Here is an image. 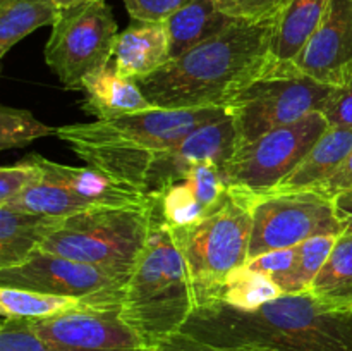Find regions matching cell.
Segmentation results:
<instances>
[{"mask_svg":"<svg viewBox=\"0 0 352 351\" xmlns=\"http://www.w3.org/2000/svg\"><path fill=\"white\" fill-rule=\"evenodd\" d=\"M58 3L60 9H65V7H72V6H79V3H88V2H95V0H55Z\"/></svg>","mask_w":352,"mask_h":351,"instance_id":"cell-39","label":"cell"},{"mask_svg":"<svg viewBox=\"0 0 352 351\" xmlns=\"http://www.w3.org/2000/svg\"><path fill=\"white\" fill-rule=\"evenodd\" d=\"M91 306L79 298L47 295V292L24 291V289L0 286V312L2 319L40 320Z\"/></svg>","mask_w":352,"mask_h":351,"instance_id":"cell-25","label":"cell"},{"mask_svg":"<svg viewBox=\"0 0 352 351\" xmlns=\"http://www.w3.org/2000/svg\"><path fill=\"white\" fill-rule=\"evenodd\" d=\"M157 209L165 224L174 229L192 227L210 217L205 205L199 202L188 179L174 182L157 196Z\"/></svg>","mask_w":352,"mask_h":351,"instance_id":"cell-28","label":"cell"},{"mask_svg":"<svg viewBox=\"0 0 352 351\" xmlns=\"http://www.w3.org/2000/svg\"><path fill=\"white\" fill-rule=\"evenodd\" d=\"M250 202L230 193L229 200L192 227L174 229L191 279L196 306L220 301L227 277L250 260Z\"/></svg>","mask_w":352,"mask_h":351,"instance_id":"cell-6","label":"cell"},{"mask_svg":"<svg viewBox=\"0 0 352 351\" xmlns=\"http://www.w3.org/2000/svg\"><path fill=\"white\" fill-rule=\"evenodd\" d=\"M153 351H265V350H250V348H236V350H230V348H213V346H206V344L198 343V341L189 339V337L181 336V334H174V336L168 337L167 341L158 344Z\"/></svg>","mask_w":352,"mask_h":351,"instance_id":"cell-36","label":"cell"},{"mask_svg":"<svg viewBox=\"0 0 352 351\" xmlns=\"http://www.w3.org/2000/svg\"><path fill=\"white\" fill-rule=\"evenodd\" d=\"M234 23L236 19L217 9L215 0H192L165 21L170 40V57L175 58L186 54L196 45L226 31Z\"/></svg>","mask_w":352,"mask_h":351,"instance_id":"cell-21","label":"cell"},{"mask_svg":"<svg viewBox=\"0 0 352 351\" xmlns=\"http://www.w3.org/2000/svg\"><path fill=\"white\" fill-rule=\"evenodd\" d=\"M344 189H352V151L349 153V157L346 158L342 167L339 169L336 176H333L330 181H327L325 184L320 186L316 191H322L325 195L332 196L336 193L344 191Z\"/></svg>","mask_w":352,"mask_h":351,"instance_id":"cell-37","label":"cell"},{"mask_svg":"<svg viewBox=\"0 0 352 351\" xmlns=\"http://www.w3.org/2000/svg\"><path fill=\"white\" fill-rule=\"evenodd\" d=\"M333 88L296 71L291 64H274L227 105L239 147L308 114L322 112Z\"/></svg>","mask_w":352,"mask_h":351,"instance_id":"cell-7","label":"cell"},{"mask_svg":"<svg viewBox=\"0 0 352 351\" xmlns=\"http://www.w3.org/2000/svg\"><path fill=\"white\" fill-rule=\"evenodd\" d=\"M332 0H287L275 21L274 64H289L298 57L318 30Z\"/></svg>","mask_w":352,"mask_h":351,"instance_id":"cell-20","label":"cell"},{"mask_svg":"<svg viewBox=\"0 0 352 351\" xmlns=\"http://www.w3.org/2000/svg\"><path fill=\"white\" fill-rule=\"evenodd\" d=\"M337 237L339 236H316L298 244V258L294 267L285 274L275 275L272 279L280 286L285 295L309 291L330 251L333 250Z\"/></svg>","mask_w":352,"mask_h":351,"instance_id":"cell-27","label":"cell"},{"mask_svg":"<svg viewBox=\"0 0 352 351\" xmlns=\"http://www.w3.org/2000/svg\"><path fill=\"white\" fill-rule=\"evenodd\" d=\"M31 326L52 351H153L116 306H82Z\"/></svg>","mask_w":352,"mask_h":351,"instance_id":"cell-12","label":"cell"},{"mask_svg":"<svg viewBox=\"0 0 352 351\" xmlns=\"http://www.w3.org/2000/svg\"><path fill=\"white\" fill-rule=\"evenodd\" d=\"M58 14L55 0H0V57L38 28L54 26Z\"/></svg>","mask_w":352,"mask_h":351,"instance_id":"cell-23","label":"cell"},{"mask_svg":"<svg viewBox=\"0 0 352 351\" xmlns=\"http://www.w3.org/2000/svg\"><path fill=\"white\" fill-rule=\"evenodd\" d=\"M170 40L165 23L133 21L119 33L112 67L124 78H148L170 62Z\"/></svg>","mask_w":352,"mask_h":351,"instance_id":"cell-16","label":"cell"},{"mask_svg":"<svg viewBox=\"0 0 352 351\" xmlns=\"http://www.w3.org/2000/svg\"><path fill=\"white\" fill-rule=\"evenodd\" d=\"M296 71L330 86L352 76V0H332L318 30L298 57L289 62Z\"/></svg>","mask_w":352,"mask_h":351,"instance_id":"cell-14","label":"cell"},{"mask_svg":"<svg viewBox=\"0 0 352 351\" xmlns=\"http://www.w3.org/2000/svg\"><path fill=\"white\" fill-rule=\"evenodd\" d=\"M177 334L213 348L265 351H352V312L309 291L282 295L254 310L215 301L196 306Z\"/></svg>","mask_w":352,"mask_h":351,"instance_id":"cell-1","label":"cell"},{"mask_svg":"<svg viewBox=\"0 0 352 351\" xmlns=\"http://www.w3.org/2000/svg\"><path fill=\"white\" fill-rule=\"evenodd\" d=\"M33 155L43 171V178L67 186L76 195L88 200L95 206H144L151 205L157 198L117 181L91 165L72 167L52 162L38 153Z\"/></svg>","mask_w":352,"mask_h":351,"instance_id":"cell-15","label":"cell"},{"mask_svg":"<svg viewBox=\"0 0 352 351\" xmlns=\"http://www.w3.org/2000/svg\"><path fill=\"white\" fill-rule=\"evenodd\" d=\"M239 148L234 119L227 112L220 119L203 124L168 150L155 155L146 178L144 193L158 196L165 188L182 181L199 164L223 169Z\"/></svg>","mask_w":352,"mask_h":351,"instance_id":"cell-13","label":"cell"},{"mask_svg":"<svg viewBox=\"0 0 352 351\" xmlns=\"http://www.w3.org/2000/svg\"><path fill=\"white\" fill-rule=\"evenodd\" d=\"M226 114V107L151 109L116 119L65 124L57 127L55 136L88 165L144 193L155 155Z\"/></svg>","mask_w":352,"mask_h":351,"instance_id":"cell-3","label":"cell"},{"mask_svg":"<svg viewBox=\"0 0 352 351\" xmlns=\"http://www.w3.org/2000/svg\"><path fill=\"white\" fill-rule=\"evenodd\" d=\"M275 19L236 21L217 36L170 58L167 65L138 81L157 109L226 107L274 65Z\"/></svg>","mask_w":352,"mask_h":351,"instance_id":"cell-2","label":"cell"},{"mask_svg":"<svg viewBox=\"0 0 352 351\" xmlns=\"http://www.w3.org/2000/svg\"><path fill=\"white\" fill-rule=\"evenodd\" d=\"M192 0H124L133 21L165 23Z\"/></svg>","mask_w":352,"mask_h":351,"instance_id":"cell-33","label":"cell"},{"mask_svg":"<svg viewBox=\"0 0 352 351\" xmlns=\"http://www.w3.org/2000/svg\"><path fill=\"white\" fill-rule=\"evenodd\" d=\"M0 286L79 298L91 306L119 308L126 282L95 265L38 250L23 264L0 268Z\"/></svg>","mask_w":352,"mask_h":351,"instance_id":"cell-11","label":"cell"},{"mask_svg":"<svg viewBox=\"0 0 352 351\" xmlns=\"http://www.w3.org/2000/svg\"><path fill=\"white\" fill-rule=\"evenodd\" d=\"M351 151L352 127L330 126L274 193L318 189L339 172Z\"/></svg>","mask_w":352,"mask_h":351,"instance_id":"cell-18","label":"cell"},{"mask_svg":"<svg viewBox=\"0 0 352 351\" xmlns=\"http://www.w3.org/2000/svg\"><path fill=\"white\" fill-rule=\"evenodd\" d=\"M64 219L0 205V268L19 265L40 250Z\"/></svg>","mask_w":352,"mask_h":351,"instance_id":"cell-19","label":"cell"},{"mask_svg":"<svg viewBox=\"0 0 352 351\" xmlns=\"http://www.w3.org/2000/svg\"><path fill=\"white\" fill-rule=\"evenodd\" d=\"M322 114L330 126L352 127V76L344 85L333 88Z\"/></svg>","mask_w":352,"mask_h":351,"instance_id":"cell-34","label":"cell"},{"mask_svg":"<svg viewBox=\"0 0 352 351\" xmlns=\"http://www.w3.org/2000/svg\"><path fill=\"white\" fill-rule=\"evenodd\" d=\"M329 127L322 112H313L241 145L222 169L229 191L244 198L274 193Z\"/></svg>","mask_w":352,"mask_h":351,"instance_id":"cell-8","label":"cell"},{"mask_svg":"<svg viewBox=\"0 0 352 351\" xmlns=\"http://www.w3.org/2000/svg\"><path fill=\"white\" fill-rule=\"evenodd\" d=\"M117 21L105 0L60 9L45 45V61L67 89H82L91 72L109 67L116 50Z\"/></svg>","mask_w":352,"mask_h":351,"instance_id":"cell-9","label":"cell"},{"mask_svg":"<svg viewBox=\"0 0 352 351\" xmlns=\"http://www.w3.org/2000/svg\"><path fill=\"white\" fill-rule=\"evenodd\" d=\"M6 206L47 217H58V219H65V217L96 209L93 203L76 195L67 186L47 178L31 184L19 196L6 203Z\"/></svg>","mask_w":352,"mask_h":351,"instance_id":"cell-24","label":"cell"},{"mask_svg":"<svg viewBox=\"0 0 352 351\" xmlns=\"http://www.w3.org/2000/svg\"><path fill=\"white\" fill-rule=\"evenodd\" d=\"M57 127L38 120L30 110L0 107V150L23 148L40 138L55 136Z\"/></svg>","mask_w":352,"mask_h":351,"instance_id":"cell-29","label":"cell"},{"mask_svg":"<svg viewBox=\"0 0 352 351\" xmlns=\"http://www.w3.org/2000/svg\"><path fill=\"white\" fill-rule=\"evenodd\" d=\"M82 92L86 98L81 103V109L100 120L157 109L144 96L138 81L120 76L112 64L86 76Z\"/></svg>","mask_w":352,"mask_h":351,"instance_id":"cell-17","label":"cell"},{"mask_svg":"<svg viewBox=\"0 0 352 351\" xmlns=\"http://www.w3.org/2000/svg\"><path fill=\"white\" fill-rule=\"evenodd\" d=\"M246 200L253 217L250 260L267 251L298 246L311 237L346 233L336 215L332 196L316 189L270 193Z\"/></svg>","mask_w":352,"mask_h":351,"instance_id":"cell-10","label":"cell"},{"mask_svg":"<svg viewBox=\"0 0 352 351\" xmlns=\"http://www.w3.org/2000/svg\"><path fill=\"white\" fill-rule=\"evenodd\" d=\"M195 308L184 255L155 203L153 227L144 253L124 286L120 315L155 350L184 327Z\"/></svg>","mask_w":352,"mask_h":351,"instance_id":"cell-4","label":"cell"},{"mask_svg":"<svg viewBox=\"0 0 352 351\" xmlns=\"http://www.w3.org/2000/svg\"><path fill=\"white\" fill-rule=\"evenodd\" d=\"M157 198L144 206H96L65 217L40 251L95 265L129 281L148 244Z\"/></svg>","mask_w":352,"mask_h":351,"instance_id":"cell-5","label":"cell"},{"mask_svg":"<svg viewBox=\"0 0 352 351\" xmlns=\"http://www.w3.org/2000/svg\"><path fill=\"white\" fill-rule=\"evenodd\" d=\"M282 295L284 291L270 275L251 270L244 265L227 277L220 301H226L234 308L254 310Z\"/></svg>","mask_w":352,"mask_h":351,"instance_id":"cell-26","label":"cell"},{"mask_svg":"<svg viewBox=\"0 0 352 351\" xmlns=\"http://www.w3.org/2000/svg\"><path fill=\"white\" fill-rule=\"evenodd\" d=\"M43 179V171L38 165L34 155H28L14 165L0 169V205L19 196L26 188Z\"/></svg>","mask_w":352,"mask_h":351,"instance_id":"cell-30","label":"cell"},{"mask_svg":"<svg viewBox=\"0 0 352 351\" xmlns=\"http://www.w3.org/2000/svg\"><path fill=\"white\" fill-rule=\"evenodd\" d=\"M315 298L340 312H352V234L337 237L333 250L309 288Z\"/></svg>","mask_w":352,"mask_h":351,"instance_id":"cell-22","label":"cell"},{"mask_svg":"<svg viewBox=\"0 0 352 351\" xmlns=\"http://www.w3.org/2000/svg\"><path fill=\"white\" fill-rule=\"evenodd\" d=\"M332 203L344 231L352 234V189H344V191L332 195Z\"/></svg>","mask_w":352,"mask_h":351,"instance_id":"cell-38","label":"cell"},{"mask_svg":"<svg viewBox=\"0 0 352 351\" xmlns=\"http://www.w3.org/2000/svg\"><path fill=\"white\" fill-rule=\"evenodd\" d=\"M296 258H298V246L282 248V250H272L260 257L251 258L248 260L246 267L275 277V275H282L291 270L296 264Z\"/></svg>","mask_w":352,"mask_h":351,"instance_id":"cell-35","label":"cell"},{"mask_svg":"<svg viewBox=\"0 0 352 351\" xmlns=\"http://www.w3.org/2000/svg\"><path fill=\"white\" fill-rule=\"evenodd\" d=\"M287 0H215L217 9L236 21L261 23L275 19Z\"/></svg>","mask_w":352,"mask_h":351,"instance_id":"cell-31","label":"cell"},{"mask_svg":"<svg viewBox=\"0 0 352 351\" xmlns=\"http://www.w3.org/2000/svg\"><path fill=\"white\" fill-rule=\"evenodd\" d=\"M0 351H52L34 332L31 320L2 319Z\"/></svg>","mask_w":352,"mask_h":351,"instance_id":"cell-32","label":"cell"}]
</instances>
